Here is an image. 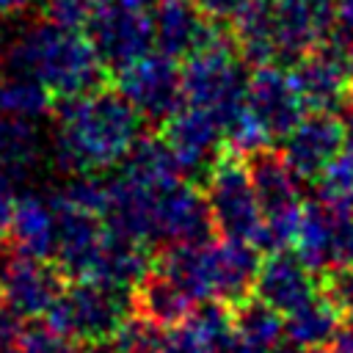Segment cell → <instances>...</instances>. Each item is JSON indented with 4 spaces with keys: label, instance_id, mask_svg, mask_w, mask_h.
Listing matches in <instances>:
<instances>
[{
    "label": "cell",
    "instance_id": "obj_16",
    "mask_svg": "<svg viewBox=\"0 0 353 353\" xmlns=\"http://www.w3.org/2000/svg\"><path fill=\"white\" fill-rule=\"evenodd\" d=\"M52 204L58 212V243L52 259L66 273V279H88L108 237V223L97 212L58 204L55 199Z\"/></svg>",
    "mask_w": 353,
    "mask_h": 353
},
{
    "label": "cell",
    "instance_id": "obj_12",
    "mask_svg": "<svg viewBox=\"0 0 353 353\" xmlns=\"http://www.w3.org/2000/svg\"><path fill=\"white\" fill-rule=\"evenodd\" d=\"M160 135L171 146L185 179L207 176L215 160L226 152L221 121L210 110L196 105H185L176 113H171L163 121Z\"/></svg>",
    "mask_w": 353,
    "mask_h": 353
},
{
    "label": "cell",
    "instance_id": "obj_13",
    "mask_svg": "<svg viewBox=\"0 0 353 353\" xmlns=\"http://www.w3.org/2000/svg\"><path fill=\"white\" fill-rule=\"evenodd\" d=\"M215 234L212 212L207 204V196L196 182L179 179L176 185L165 188L157 196L154 207V234L152 243L168 245H196L207 243Z\"/></svg>",
    "mask_w": 353,
    "mask_h": 353
},
{
    "label": "cell",
    "instance_id": "obj_9",
    "mask_svg": "<svg viewBox=\"0 0 353 353\" xmlns=\"http://www.w3.org/2000/svg\"><path fill=\"white\" fill-rule=\"evenodd\" d=\"M306 110H339L353 97V44L345 36H328L301 55L292 69Z\"/></svg>",
    "mask_w": 353,
    "mask_h": 353
},
{
    "label": "cell",
    "instance_id": "obj_23",
    "mask_svg": "<svg viewBox=\"0 0 353 353\" xmlns=\"http://www.w3.org/2000/svg\"><path fill=\"white\" fill-rule=\"evenodd\" d=\"M152 268H154V259H152L146 243L121 237L108 229V237L99 248V256H97L88 279H99V281H110V284L135 290V284H141V279Z\"/></svg>",
    "mask_w": 353,
    "mask_h": 353
},
{
    "label": "cell",
    "instance_id": "obj_46",
    "mask_svg": "<svg viewBox=\"0 0 353 353\" xmlns=\"http://www.w3.org/2000/svg\"><path fill=\"white\" fill-rule=\"evenodd\" d=\"M8 353H17V350H8Z\"/></svg>",
    "mask_w": 353,
    "mask_h": 353
},
{
    "label": "cell",
    "instance_id": "obj_39",
    "mask_svg": "<svg viewBox=\"0 0 353 353\" xmlns=\"http://www.w3.org/2000/svg\"><path fill=\"white\" fill-rule=\"evenodd\" d=\"M36 0H0V19H14L25 14Z\"/></svg>",
    "mask_w": 353,
    "mask_h": 353
},
{
    "label": "cell",
    "instance_id": "obj_15",
    "mask_svg": "<svg viewBox=\"0 0 353 353\" xmlns=\"http://www.w3.org/2000/svg\"><path fill=\"white\" fill-rule=\"evenodd\" d=\"M345 149V124L331 110L306 113L284 138L281 154L301 179H317Z\"/></svg>",
    "mask_w": 353,
    "mask_h": 353
},
{
    "label": "cell",
    "instance_id": "obj_30",
    "mask_svg": "<svg viewBox=\"0 0 353 353\" xmlns=\"http://www.w3.org/2000/svg\"><path fill=\"white\" fill-rule=\"evenodd\" d=\"M317 199L336 204L353 201V152L342 149L317 176Z\"/></svg>",
    "mask_w": 353,
    "mask_h": 353
},
{
    "label": "cell",
    "instance_id": "obj_17",
    "mask_svg": "<svg viewBox=\"0 0 353 353\" xmlns=\"http://www.w3.org/2000/svg\"><path fill=\"white\" fill-rule=\"evenodd\" d=\"M317 292H320V284L314 281V270L298 256V251L281 248V251H270L259 262L251 295H256L276 312L290 314Z\"/></svg>",
    "mask_w": 353,
    "mask_h": 353
},
{
    "label": "cell",
    "instance_id": "obj_10",
    "mask_svg": "<svg viewBox=\"0 0 353 353\" xmlns=\"http://www.w3.org/2000/svg\"><path fill=\"white\" fill-rule=\"evenodd\" d=\"M116 88L132 102L143 121L163 124L185 102L182 69L165 52H146L116 72Z\"/></svg>",
    "mask_w": 353,
    "mask_h": 353
},
{
    "label": "cell",
    "instance_id": "obj_42",
    "mask_svg": "<svg viewBox=\"0 0 353 353\" xmlns=\"http://www.w3.org/2000/svg\"><path fill=\"white\" fill-rule=\"evenodd\" d=\"M342 124H345V149L353 152V97H350V102L345 105V119H342Z\"/></svg>",
    "mask_w": 353,
    "mask_h": 353
},
{
    "label": "cell",
    "instance_id": "obj_26",
    "mask_svg": "<svg viewBox=\"0 0 353 353\" xmlns=\"http://www.w3.org/2000/svg\"><path fill=\"white\" fill-rule=\"evenodd\" d=\"M232 331L243 342H248L256 353H273L284 342L281 312H276L256 295L232 303Z\"/></svg>",
    "mask_w": 353,
    "mask_h": 353
},
{
    "label": "cell",
    "instance_id": "obj_44",
    "mask_svg": "<svg viewBox=\"0 0 353 353\" xmlns=\"http://www.w3.org/2000/svg\"><path fill=\"white\" fill-rule=\"evenodd\" d=\"M347 323H350V328H353V312H350V314H347Z\"/></svg>",
    "mask_w": 353,
    "mask_h": 353
},
{
    "label": "cell",
    "instance_id": "obj_18",
    "mask_svg": "<svg viewBox=\"0 0 353 353\" xmlns=\"http://www.w3.org/2000/svg\"><path fill=\"white\" fill-rule=\"evenodd\" d=\"M154 14V44L171 58H188L201 50L221 28L193 0H157Z\"/></svg>",
    "mask_w": 353,
    "mask_h": 353
},
{
    "label": "cell",
    "instance_id": "obj_37",
    "mask_svg": "<svg viewBox=\"0 0 353 353\" xmlns=\"http://www.w3.org/2000/svg\"><path fill=\"white\" fill-rule=\"evenodd\" d=\"M199 8H201V14L204 17H210L212 22H229L232 17H234V11L245 3V0H193Z\"/></svg>",
    "mask_w": 353,
    "mask_h": 353
},
{
    "label": "cell",
    "instance_id": "obj_41",
    "mask_svg": "<svg viewBox=\"0 0 353 353\" xmlns=\"http://www.w3.org/2000/svg\"><path fill=\"white\" fill-rule=\"evenodd\" d=\"M331 350H334V353H353V328L339 331V334L334 336V342H331Z\"/></svg>",
    "mask_w": 353,
    "mask_h": 353
},
{
    "label": "cell",
    "instance_id": "obj_20",
    "mask_svg": "<svg viewBox=\"0 0 353 353\" xmlns=\"http://www.w3.org/2000/svg\"><path fill=\"white\" fill-rule=\"evenodd\" d=\"M132 301L135 314L146 317L160 328H176L188 323L193 309L199 306V298L157 265L141 279V284H135Z\"/></svg>",
    "mask_w": 353,
    "mask_h": 353
},
{
    "label": "cell",
    "instance_id": "obj_14",
    "mask_svg": "<svg viewBox=\"0 0 353 353\" xmlns=\"http://www.w3.org/2000/svg\"><path fill=\"white\" fill-rule=\"evenodd\" d=\"M334 0H273L276 58L298 61L334 33Z\"/></svg>",
    "mask_w": 353,
    "mask_h": 353
},
{
    "label": "cell",
    "instance_id": "obj_25",
    "mask_svg": "<svg viewBox=\"0 0 353 353\" xmlns=\"http://www.w3.org/2000/svg\"><path fill=\"white\" fill-rule=\"evenodd\" d=\"M339 320H342V312L323 292H317L314 298H309L306 303L284 314V336L303 350L325 347L342 331Z\"/></svg>",
    "mask_w": 353,
    "mask_h": 353
},
{
    "label": "cell",
    "instance_id": "obj_4",
    "mask_svg": "<svg viewBox=\"0 0 353 353\" xmlns=\"http://www.w3.org/2000/svg\"><path fill=\"white\" fill-rule=\"evenodd\" d=\"M132 314L135 301L130 287L99 279H72L44 320L80 345L94 347L110 342Z\"/></svg>",
    "mask_w": 353,
    "mask_h": 353
},
{
    "label": "cell",
    "instance_id": "obj_33",
    "mask_svg": "<svg viewBox=\"0 0 353 353\" xmlns=\"http://www.w3.org/2000/svg\"><path fill=\"white\" fill-rule=\"evenodd\" d=\"M154 353H218V342L201 334L193 323H182L176 328H165Z\"/></svg>",
    "mask_w": 353,
    "mask_h": 353
},
{
    "label": "cell",
    "instance_id": "obj_32",
    "mask_svg": "<svg viewBox=\"0 0 353 353\" xmlns=\"http://www.w3.org/2000/svg\"><path fill=\"white\" fill-rule=\"evenodd\" d=\"M323 204L328 207V215H331L334 265L353 262V201H336V204L323 201Z\"/></svg>",
    "mask_w": 353,
    "mask_h": 353
},
{
    "label": "cell",
    "instance_id": "obj_5",
    "mask_svg": "<svg viewBox=\"0 0 353 353\" xmlns=\"http://www.w3.org/2000/svg\"><path fill=\"white\" fill-rule=\"evenodd\" d=\"M243 55L234 47L232 30L223 33V28L215 30V36L185 58L182 66V88L185 102L210 110L221 127L245 105V69Z\"/></svg>",
    "mask_w": 353,
    "mask_h": 353
},
{
    "label": "cell",
    "instance_id": "obj_21",
    "mask_svg": "<svg viewBox=\"0 0 353 353\" xmlns=\"http://www.w3.org/2000/svg\"><path fill=\"white\" fill-rule=\"evenodd\" d=\"M8 243L17 251H25L30 256L52 259L55 243H58V212H55L52 199H44L36 193H22L14 207Z\"/></svg>",
    "mask_w": 353,
    "mask_h": 353
},
{
    "label": "cell",
    "instance_id": "obj_8",
    "mask_svg": "<svg viewBox=\"0 0 353 353\" xmlns=\"http://www.w3.org/2000/svg\"><path fill=\"white\" fill-rule=\"evenodd\" d=\"M66 287V273L55 259L30 256L0 240V301L22 320L47 317Z\"/></svg>",
    "mask_w": 353,
    "mask_h": 353
},
{
    "label": "cell",
    "instance_id": "obj_28",
    "mask_svg": "<svg viewBox=\"0 0 353 353\" xmlns=\"http://www.w3.org/2000/svg\"><path fill=\"white\" fill-rule=\"evenodd\" d=\"M41 138L30 119L0 116V174L14 182L28 176V171L39 163Z\"/></svg>",
    "mask_w": 353,
    "mask_h": 353
},
{
    "label": "cell",
    "instance_id": "obj_22",
    "mask_svg": "<svg viewBox=\"0 0 353 353\" xmlns=\"http://www.w3.org/2000/svg\"><path fill=\"white\" fill-rule=\"evenodd\" d=\"M232 39L243 61L251 66L276 61V28H273V0H245L229 19Z\"/></svg>",
    "mask_w": 353,
    "mask_h": 353
},
{
    "label": "cell",
    "instance_id": "obj_45",
    "mask_svg": "<svg viewBox=\"0 0 353 353\" xmlns=\"http://www.w3.org/2000/svg\"><path fill=\"white\" fill-rule=\"evenodd\" d=\"M99 3H105V0H94V6H99Z\"/></svg>",
    "mask_w": 353,
    "mask_h": 353
},
{
    "label": "cell",
    "instance_id": "obj_34",
    "mask_svg": "<svg viewBox=\"0 0 353 353\" xmlns=\"http://www.w3.org/2000/svg\"><path fill=\"white\" fill-rule=\"evenodd\" d=\"M41 19L72 28V30H85L91 14H94V0H39Z\"/></svg>",
    "mask_w": 353,
    "mask_h": 353
},
{
    "label": "cell",
    "instance_id": "obj_2",
    "mask_svg": "<svg viewBox=\"0 0 353 353\" xmlns=\"http://www.w3.org/2000/svg\"><path fill=\"white\" fill-rule=\"evenodd\" d=\"M6 69L39 77L55 99H72L105 85L108 66L102 63L85 30L33 22L6 44Z\"/></svg>",
    "mask_w": 353,
    "mask_h": 353
},
{
    "label": "cell",
    "instance_id": "obj_36",
    "mask_svg": "<svg viewBox=\"0 0 353 353\" xmlns=\"http://www.w3.org/2000/svg\"><path fill=\"white\" fill-rule=\"evenodd\" d=\"M17 182L6 174H0V240L8 237L11 232V221H14V207H17Z\"/></svg>",
    "mask_w": 353,
    "mask_h": 353
},
{
    "label": "cell",
    "instance_id": "obj_6",
    "mask_svg": "<svg viewBox=\"0 0 353 353\" xmlns=\"http://www.w3.org/2000/svg\"><path fill=\"white\" fill-rule=\"evenodd\" d=\"M204 196L212 212L215 234L232 237V240H245V243H259L262 226H265V212L248 171L245 157L234 152H223L210 174L204 176Z\"/></svg>",
    "mask_w": 353,
    "mask_h": 353
},
{
    "label": "cell",
    "instance_id": "obj_19",
    "mask_svg": "<svg viewBox=\"0 0 353 353\" xmlns=\"http://www.w3.org/2000/svg\"><path fill=\"white\" fill-rule=\"evenodd\" d=\"M265 221L270 218H298L303 212L301 201V185L298 174L290 168L281 152H273L270 146L254 152L245 157Z\"/></svg>",
    "mask_w": 353,
    "mask_h": 353
},
{
    "label": "cell",
    "instance_id": "obj_40",
    "mask_svg": "<svg viewBox=\"0 0 353 353\" xmlns=\"http://www.w3.org/2000/svg\"><path fill=\"white\" fill-rule=\"evenodd\" d=\"M336 3V22L353 33V0H334Z\"/></svg>",
    "mask_w": 353,
    "mask_h": 353
},
{
    "label": "cell",
    "instance_id": "obj_7",
    "mask_svg": "<svg viewBox=\"0 0 353 353\" xmlns=\"http://www.w3.org/2000/svg\"><path fill=\"white\" fill-rule=\"evenodd\" d=\"M102 63L113 72L152 52L154 44V14L152 0H105L94 6L85 25Z\"/></svg>",
    "mask_w": 353,
    "mask_h": 353
},
{
    "label": "cell",
    "instance_id": "obj_27",
    "mask_svg": "<svg viewBox=\"0 0 353 353\" xmlns=\"http://www.w3.org/2000/svg\"><path fill=\"white\" fill-rule=\"evenodd\" d=\"M55 94L28 72H6L0 77V116L14 119H41L55 108Z\"/></svg>",
    "mask_w": 353,
    "mask_h": 353
},
{
    "label": "cell",
    "instance_id": "obj_24",
    "mask_svg": "<svg viewBox=\"0 0 353 353\" xmlns=\"http://www.w3.org/2000/svg\"><path fill=\"white\" fill-rule=\"evenodd\" d=\"M119 174L146 185V188H171L185 179L171 146L163 135H141L130 154L119 163Z\"/></svg>",
    "mask_w": 353,
    "mask_h": 353
},
{
    "label": "cell",
    "instance_id": "obj_29",
    "mask_svg": "<svg viewBox=\"0 0 353 353\" xmlns=\"http://www.w3.org/2000/svg\"><path fill=\"white\" fill-rule=\"evenodd\" d=\"M295 251L312 270L323 273L334 265L331 215L320 199L303 204V215H301V226H298V237H295Z\"/></svg>",
    "mask_w": 353,
    "mask_h": 353
},
{
    "label": "cell",
    "instance_id": "obj_31",
    "mask_svg": "<svg viewBox=\"0 0 353 353\" xmlns=\"http://www.w3.org/2000/svg\"><path fill=\"white\" fill-rule=\"evenodd\" d=\"M17 353H83L80 342L72 339L69 334L58 331L55 325L44 323H33L22 331L19 342H17Z\"/></svg>",
    "mask_w": 353,
    "mask_h": 353
},
{
    "label": "cell",
    "instance_id": "obj_3",
    "mask_svg": "<svg viewBox=\"0 0 353 353\" xmlns=\"http://www.w3.org/2000/svg\"><path fill=\"white\" fill-rule=\"evenodd\" d=\"M259 248L245 240L221 237L196 245H168L154 265L188 287L199 301L215 298L237 303L254 292L259 270Z\"/></svg>",
    "mask_w": 353,
    "mask_h": 353
},
{
    "label": "cell",
    "instance_id": "obj_1",
    "mask_svg": "<svg viewBox=\"0 0 353 353\" xmlns=\"http://www.w3.org/2000/svg\"><path fill=\"white\" fill-rule=\"evenodd\" d=\"M55 157L69 174L116 168L141 138L143 116L119 88H97L55 108Z\"/></svg>",
    "mask_w": 353,
    "mask_h": 353
},
{
    "label": "cell",
    "instance_id": "obj_35",
    "mask_svg": "<svg viewBox=\"0 0 353 353\" xmlns=\"http://www.w3.org/2000/svg\"><path fill=\"white\" fill-rule=\"evenodd\" d=\"M320 292L347 317L353 312V262H342L323 270Z\"/></svg>",
    "mask_w": 353,
    "mask_h": 353
},
{
    "label": "cell",
    "instance_id": "obj_43",
    "mask_svg": "<svg viewBox=\"0 0 353 353\" xmlns=\"http://www.w3.org/2000/svg\"><path fill=\"white\" fill-rule=\"evenodd\" d=\"M303 353H334V350H325V347H312V350H303Z\"/></svg>",
    "mask_w": 353,
    "mask_h": 353
},
{
    "label": "cell",
    "instance_id": "obj_11",
    "mask_svg": "<svg viewBox=\"0 0 353 353\" xmlns=\"http://www.w3.org/2000/svg\"><path fill=\"white\" fill-rule=\"evenodd\" d=\"M245 108L270 141H284L306 116V102L292 72L281 69L279 63H259L251 69L245 83Z\"/></svg>",
    "mask_w": 353,
    "mask_h": 353
},
{
    "label": "cell",
    "instance_id": "obj_38",
    "mask_svg": "<svg viewBox=\"0 0 353 353\" xmlns=\"http://www.w3.org/2000/svg\"><path fill=\"white\" fill-rule=\"evenodd\" d=\"M218 353H256L248 342H243L234 331H229L223 339H221V345H218Z\"/></svg>",
    "mask_w": 353,
    "mask_h": 353
}]
</instances>
